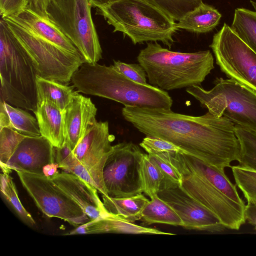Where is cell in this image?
I'll use <instances>...</instances> for the list:
<instances>
[{
  "label": "cell",
  "instance_id": "obj_8",
  "mask_svg": "<svg viewBox=\"0 0 256 256\" xmlns=\"http://www.w3.org/2000/svg\"><path fill=\"white\" fill-rule=\"evenodd\" d=\"M88 0H52L48 18L78 49L85 62L97 63L102 49Z\"/></svg>",
  "mask_w": 256,
  "mask_h": 256
},
{
  "label": "cell",
  "instance_id": "obj_39",
  "mask_svg": "<svg viewBox=\"0 0 256 256\" xmlns=\"http://www.w3.org/2000/svg\"><path fill=\"white\" fill-rule=\"evenodd\" d=\"M52 0H28L27 8L37 14L48 18V8Z\"/></svg>",
  "mask_w": 256,
  "mask_h": 256
},
{
  "label": "cell",
  "instance_id": "obj_35",
  "mask_svg": "<svg viewBox=\"0 0 256 256\" xmlns=\"http://www.w3.org/2000/svg\"><path fill=\"white\" fill-rule=\"evenodd\" d=\"M148 154L150 160L158 168L163 174L164 181L181 185L182 176L178 170L170 162L165 153Z\"/></svg>",
  "mask_w": 256,
  "mask_h": 256
},
{
  "label": "cell",
  "instance_id": "obj_29",
  "mask_svg": "<svg viewBox=\"0 0 256 256\" xmlns=\"http://www.w3.org/2000/svg\"><path fill=\"white\" fill-rule=\"evenodd\" d=\"M54 151L55 160L58 168L78 176L96 188V184L92 176L74 155L72 150L66 142H65L61 148L54 147Z\"/></svg>",
  "mask_w": 256,
  "mask_h": 256
},
{
  "label": "cell",
  "instance_id": "obj_26",
  "mask_svg": "<svg viewBox=\"0 0 256 256\" xmlns=\"http://www.w3.org/2000/svg\"><path fill=\"white\" fill-rule=\"evenodd\" d=\"M142 214V220L147 224H164L183 226V222L176 212L158 194L150 198Z\"/></svg>",
  "mask_w": 256,
  "mask_h": 256
},
{
  "label": "cell",
  "instance_id": "obj_15",
  "mask_svg": "<svg viewBox=\"0 0 256 256\" xmlns=\"http://www.w3.org/2000/svg\"><path fill=\"white\" fill-rule=\"evenodd\" d=\"M55 162L54 146L50 141L42 136H26L2 170L44 174V168Z\"/></svg>",
  "mask_w": 256,
  "mask_h": 256
},
{
  "label": "cell",
  "instance_id": "obj_31",
  "mask_svg": "<svg viewBox=\"0 0 256 256\" xmlns=\"http://www.w3.org/2000/svg\"><path fill=\"white\" fill-rule=\"evenodd\" d=\"M140 177L142 192L151 198L158 194L164 176L158 168L150 160L148 154H144L140 164Z\"/></svg>",
  "mask_w": 256,
  "mask_h": 256
},
{
  "label": "cell",
  "instance_id": "obj_14",
  "mask_svg": "<svg viewBox=\"0 0 256 256\" xmlns=\"http://www.w3.org/2000/svg\"><path fill=\"white\" fill-rule=\"evenodd\" d=\"M158 196L168 204L188 230L219 232L226 227L212 211L188 194L180 185L163 181Z\"/></svg>",
  "mask_w": 256,
  "mask_h": 256
},
{
  "label": "cell",
  "instance_id": "obj_13",
  "mask_svg": "<svg viewBox=\"0 0 256 256\" xmlns=\"http://www.w3.org/2000/svg\"><path fill=\"white\" fill-rule=\"evenodd\" d=\"M114 136L110 133L108 122L96 120L88 129L72 152L86 168L94 180L98 190L102 195L108 196L104 186L102 172L106 162L111 154L112 142Z\"/></svg>",
  "mask_w": 256,
  "mask_h": 256
},
{
  "label": "cell",
  "instance_id": "obj_34",
  "mask_svg": "<svg viewBox=\"0 0 256 256\" xmlns=\"http://www.w3.org/2000/svg\"><path fill=\"white\" fill-rule=\"evenodd\" d=\"M28 136L8 128L0 129V165L4 168L21 142Z\"/></svg>",
  "mask_w": 256,
  "mask_h": 256
},
{
  "label": "cell",
  "instance_id": "obj_5",
  "mask_svg": "<svg viewBox=\"0 0 256 256\" xmlns=\"http://www.w3.org/2000/svg\"><path fill=\"white\" fill-rule=\"evenodd\" d=\"M0 75V100L34 112L38 104L36 70L2 18Z\"/></svg>",
  "mask_w": 256,
  "mask_h": 256
},
{
  "label": "cell",
  "instance_id": "obj_32",
  "mask_svg": "<svg viewBox=\"0 0 256 256\" xmlns=\"http://www.w3.org/2000/svg\"><path fill=\"white\" fill-rule=\"evenodd\" d=\"M175 22L198 7L202 0H146Z\"/></svg>",
  "mask_w": 256,
  "mask_h": 256
},
{
  "label": "cell",
  "instance_id": "obj_2",
  "mask_svg": "<svg viewBox=\"0 0 256 256\" xmlns=\"http://www.w3.org/2000/svg\"><path fill=\"white\" fill-rule=\"evenodd\" d=\"M71 82L78 92L110 99L124 106L171 110L172 105L167 92L133 81L112 65L84 62L74 74Z\"/></svg>",
  "mask_w": 256,
  "mask_h": 256
},
{
  "label": "cell",
  "instance_id": "obj_4",
  "mask_svg": "<svg viewBox=\"0 0 256 256\" xmlns=\"http://www.w3.org/2000/svg\"><path fill=\"white\" fill-rule=\"evenodd\" d=\"M96 8L114 32H122L134 44L161 42L170 48L178 30L174 20L146 0H116Z\"/></svg>",
  "mask_w": 256,
  "mask_h": 256
},
{
  "label": "cell",
  "instance_id": "obj_12",
  "mask_svg": "<svg viewBox=\"0 0 256 256\" xmlns=\"http://www.w3.org/2000/svg\"><path fill=\"white\" fill-rule=\"evenodd\" d=\"M144 154L139 147L132 142L113 146L102 172L108 196L128 198L142 192L140 164Z\"/></svg>",
  "mask_w": 256,
  "mask_h": 256
},
{
  "label": "cell",
  "instance_id": "obj_27",
  "mask_svg": "<svg viewBox=\"0 0 256 256\" xmlns=\"http://www.w3.org/2000/svg\"><path fill=\"white\" fill-rule=\"evenodd\" d=\"M250 2L255 10L244 8H236L230 28L245 44L256 52V2Z\"/></svg>",
  "mask_w": 256,
  "mask_h": 256
},
{
  "label": "cell",
  "instance_id": "obj_7",
  "mask_svg": "<svg viewBox=\"0 0 256 256\" xmlns=\"http://www.w3.org/2000/svg\"><path fill=\"white\" fill-rule=\"evenodd\" d=\"M186 91L212 114L256 132V91L232 79L222 78H216L210 90L194 86Z\"/></svg>",
  "mask_w": 256,
  "mask_h": 256
},
{
  "label": "cell",
  "instance_id": "obj_1",
  "mask_svg": "<svg viewBox=\"0 0 256 256\" xmlns=\"http://www.w3.org/2000/svg\"><path fill=\"white\" fill-rule=\"evenodd\" d=\"M124 118L146 136L160 138L188 154L222 169L236 160L240 144L234 124L208 112L200 116L171 110L124 106Z\"/></svg>",
  "mask_w": 256,
  "mask_h": 256
},
{
  "label": "cell",
  "instance_id": "obj_30",
  "mask_svg": "<svg viewBox=\"0 0 256 256\" xmlns=\"http://www.w3.org/2000/svg\"><path fill=\"white\" fill-rule=\"evenodd\" d=\"M10 174L2 172L0 174L1 193L20 220L28 226H34L36 224V222L22 204L16 185Z\"/></svg>",
  "mask_w": 256,
  "mask_h": 256
},
{
  "label": "cell",
  "instance_id": "obj_21",
  "mask_svg": "<svg viewBox=\"0 0 256 256\" xmlns=\"http://www.w3.org/2000/svg\"><path fill=\"white\" fill-rule=\"evenodd\" d=\"M37 120L40 135L56 148L65 143L64 111L47 101L38 102L34 112Z\"/></svg>",
  "mask_w": 256,
  "mask_h": 256
},
{
  "label": "cell",
  "instance_id": "obj_37",
  "mask_svg": "<svg viewBox=\"0 0 256 256\" xmlns=\"http://www.w3.org/2000/svg\"><path fill=\"white\" fill-rule=\"evenodd\" d=\"M114 68L120 74L139 84H146V74L140 64H127L114 60Z\"/></svg>",
  "mask_w": 256,
  "mask_h": 256
},
{
  "label": "cell",
  "instance_id": "obj_28",
  "mask_svg": "<svg viewBox=\"0 0 256 256\" xmlns=\"http://www.w3.org/2000/svg\"><path fill=\"white\" fill-rule=\"evenodd\" d=\"M235 132L240 144L239 166L256 172V132L238 126Z\"/></svg>",
  "mask_w": 256,
  "mask_h": 256
},
{
  "label": "cell",
  "instance_id": "obj_41",
  "mask_svg": "<svg viewBox=\"0 0 256 256\" xmlns=\"http://www.w3.org/2000/svg\"><path fill=\"white\" fill-rule=\"evenodd\" d=\"M116 0H88L92 8H96Z\"/></svg>",
  "mask_w": 256,
  "mask_h": 256
},
{
  "label": "cell",
  "instance_id": "obj_17",
  "mask_svg": "<svg viewBox=\"0 0 256 256\" xmlns=\"http://www.w3.org/2000/svg\"><path fill=\"white\" fill-rule=\"evenodd\" d=\"M97 108L90 98L74 91L64 110L66 142L73 150L89 127L96 120Z\"/></svg>",
  "mask_w": 256,
  "mask_h": 256
},
{
  "label": "cell",
  "instance_id": "obj_25",
  "mask_svg": "<svg viewBox=\"0 0 256 256\" xmlns=\"http://www.w3.org/2000/svg\"><path fill=\"white\" fill-rule=\"evenodd\" d=\"M38 102L47 101L64 111L72 100L74 86L36 76Z\"/></svg>",
  "mask_w": 256,
  "mask_h": 256
},
{
  "label": "cell",
  "instance_id": "obj_11",
  "mask_svg": "<svg viewBox=\"0 0 256 256\" xmlns=\"http://www.w3.org/2000/svg\"><path fill=\"white\" fill-rule=\"evenodd\" d=\"M22 186L37 207L48 217L64 220L74 227L90 219L82 208L44 174L16 172Z\"/></svg>",
  "mask_w": 256,
  "mask_h": 256
},
{
  "label": "cell",
  "instance_id": "obj_18",
  "mask_svg": "<svg viewBox=\"0 0 256 256\" xmlns=\"http://www.w3.org/2000/svg\"><path fill=\"white\" fill-rule=\"evenodd\" d=\"M104 233L175 235L174 234L164 232L157 229L134 224L110 212L104 218L90 220L76 227L66 235Z\"/></svg>",
  "mask_w": 256,
  "mask_h": 256
},
{
  "label": "cell",
  "instance_id": "obj_22",
  "mask_svg": "<svg viewBox=\"0 0 256 256\" xmlns=\"http://www.w3.org/2000/svg\"><path fill=\"white\" fill-rule=\"evenodd\" d=\"M3 128L28 136H41L36 118L20 108L0 100V129Z\"/></svg>",
  "mask_w": 256,
  "mask_h": 256
},
{
  "label": "cell",
  "instance_id": "obj_23",
  "mask_svg": "<svg viewBox=\"0 0 256 256\" xmlns=\"http://www.w3.org/2000/svg\"><path fill=\"white\" fill-rule=\"evenodd\" d=\"M222 14L213 6L202 2L176 22V28L202 34L212 31L218 24Z\"/></svg>",
  "mask_w": 256,
  "mask_h": 256
},
{
  "label": "cell",
  "instance_id": "obj_36",
  "mask_svg": "<svg viewBox=\"0 0 256 256\" xmlns=\"http://www.w3.org/2000/svg\"><path fill=\"white\" fill-rule=\"evenodd\" d=\"M140 146L148 154H156L165 152L187 154L184 150L170 142L152 136H146L140 144Z\"/></svg>",
  "mask_w": 256,
  "mask_h": 256
},
{
  "label": "cell",
  "instance_id": "obj_6",
  "mask_svg": "<svg viewBox=\"0 0 256 256\" xmlns=\"http://www.w3.org/2000/svg\"><path fill=\"white\" fill-rule=\"evenodd\" d=\"M2 18L31 60L37 76L68 85L74 74L85 62L80 54L60 48L12 17Z\"/></svg>",
  "mask_w": 256,
  "mask_h": 256
},
{
  "label": "cell",
  "instance_id": "obj_10",
  "mask_svg": "<svg viewBox=\"0 0 256 256\" xmlns=\"http://www.w3.org/2000/svg\"><path fill=\"white\" fill-rule=\"evenodd\" d=\"M210 46L226 76L256 91V52L224 23Z\"/></svg>",
  "mask_w": 256,
  "mask_h": 256
},
{
  "label": "cell",
  "instance_id": "obj_9",
  "mask_svg": "<svg viewBox=\"0 0 256 256\" xmlns=\"http://www.w3.org/2000/svg\"><path fill=\"white\" fill-rule=\"evenodd\" d=\"M165 154L180 174L182 189L214 213L226 228L238 230L246 221V205L234 201L206 180L190 170L172 152Z\"/></svg>",
  "mask_w": 256,
  "mask_h": 256
},
{
  "label": "cell",
  "instance_id": "obj_24",
  "mask_svg": "<svg viewBox=\"0 0 256 256\" xmlns=\"http://www.w3.org/2000/svg\"><path fill=\"white\" fill-rule=\"evenodd\" d=\"M109 212L131 222L142 219V212L149 200L142 194L128 198H112L102 195Z\"/></svg>",
  "mask_w": 256,
  "mask_h": 256
},
{
  "label": "cell",
  "instance_id": "obj_20",
  "mask_svg": "<svg viewBox=\"0 0 256 256\" xmlns=\"http://www.w3.org/2000/svg\"><path fill=\"white\" fill-rule=\"evenodd\" d=\"M11 17L60 48L72 52L80 53L71 41L49 18L40 16L28 8L18 16Z\"/></svg>",
  "mask_w": 256,
  "mask_h": 256
},
{
  "label": "cell",
  "instance_id": "obj_38",
  "mask_svg": "<svg viewBox=\"0 0 256 256\" xmlns=\"http://www.w3.org/2000/svg\"><path fill=\"white\" fill-rule=\"evenodd\" d=\"M28 0H0L1 18L15 16L27 8Z\"/></svg>",
  "mask_w": 256,
  "mask_h": 256
},
{
  "label": "cell",
  "instance_id": "obj_3",
  "mask_svg": "<svg viewBox=\"0 0 256 256\" xmlns=\"http://www.w3.org/2000/svg\"><path fill=\"white\" fill-rule=\"evenodd\" d=\"M137 60L150 84L166 91L200 86L214 68V58L208 50L174 52L157 42H148Z\"/></svg>",
  "mask_w": 256,
  "mask_h": 256
},
{
  "label": "cell",
  "instance_id": "obj_16",
  "mask_svg": "<svg viewBox=\"0 0 256 256\" xmlns=\"http://www.w3.org/2000/svg\"><path fill=\"white\" fill-rule=\"evenodd\" d=\"M51 178L82 208L90 220L102 218L110 214L94 186L66 172H58Z\"/></svg>",
  "mask_w": 256,
  "mask_h": 256
},
{
  "label": "cell",
  "instance_id": "obj_19",
  "mask_svg": "<svg viewBox=\"0 0 256 256\" xmlns=\"http://www.w3.org/2000/svg\"><path fill=\"white\" fill-rule=\"evenodd\" d=\"M172 153L190 170L206 180L234 201L245 205L239 196L235 185L230 182L224 169L204 162L190 154L180 152Z\"/></svg>",
  "mask_w": 256,
  "mask_h": 256
},
{
  "label": "cell",
  "instance_id": "obj_33",
  "mask_svg": "<svg viewBox=\"0 0 256 256\" xmlns=\"http://www.w3.org/2000/svg\"><path fill=\"white\" fill-rule=\"evenodd\" d=\"M237 186L248 204L256 203V172L238 166H231Z\"/></svg>",
  "mask_w": 256,
  "mask_h": 256
},
{
  "label": "cell",
  "instance_id": "obj_40",
  "mask_svg": "<svg viewBox=\"0 0 256 256\" xmlns=\"http://www.w3.org/2000/svg\"><path fill=\"white\" fill-rule=\"evenodd\" d=\"M246 220L256 230V203L248 204L245 208Z\"/></svg>",
  "mask_w": 256,
  "mask_h": 256
}]
</instances>
